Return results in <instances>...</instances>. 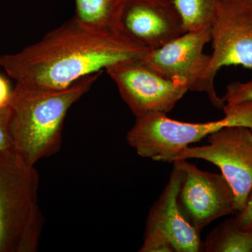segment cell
Masks as SVG:
<instances>
[{
	"label": "cell",
	"mask_w": 252,
	"mask_h": 252,
	"mask_svg": "<svg viewBox=\"0 0 252 252\" xmlns=\"http://www.w3.org/2000/svg\"><path fill=\"white\" fill-rule=\"evenodd\" d=\"M10 108L0 110V152H14L10 132Z\"/></svg>",
	"instance_id": "obj_15"
},
{
	"label": "cell",
	"mask_w": 252,
	"mask_h": 252,
	"mask_svg": "<svg viewBox=\"0 0 252 252\" xmlns=\"http://www.w3.org/2000/svg\"><path fill=\"white\" fill-rule=\"evenodd\" d=\"M149 51L124 31L98 32L73 17L37 42L0 56V67L20 85L61 90Z\"/></svg>",
	"instance_id": "obj_1"
},
{
	"label": "cell",
	"mask_w": 252,
	"mask_h": 252,
	"mask_svg": "<svg viewBox=\"0 0 252 252\" xmlns=\"http://www.w3.org/2000/svg\"><path fill=\"white\" fill-rule=\"evenodd\" d=\"M99 73L61 90L37 89L16 84L10 106L13 151L29 166L57 153L62 143L68 111L89 92Z\"/></svg>",
	"instance_id": "obj_2"
},
{
	"label": "cell",
	"mask_w": 252,
	"mask_h": 252,
	"mask_svg": "<svg viewBox=\"0 0 252 252\" xmlns=\"http://www.w3.org/2000/svg\"><path fill=\"white\" fill-rule=\"evenodd\" d=\"M180 161L184 175L177 203L195 229L200 233L214 220L236 212L234 192L222 174L203 171L187 160Z\"/></svg>",
	"instance_id": "obj_7"
},
{
	"label": "cell",
	"mask_w": 252,
	"mask_h": 252,
	"mask_svg": "<svg viewBox=\"0 0 252 252\" xmlns=\"http://www.w3.org/2000/svg\"><path fill=\"white\" fill-rule=\"evenodd\" d=\"M210 32L215 75L225 66L252 69V0H220Z\"/></svg>",
	"instance_id": "obj_8"
},
{
	"label": "cell",
	"mask_w": 252,
	"mask_h": 252,
	"mask_svg": "<svg viewBox=\"0 0 252 252\" xmlns=\"http://www.w3.org/2000/svg\"><path fill=\"white\" fill-rule=\"evenodd\" d=\"M122 26L149 50L158 49L186 32L173 0H127Z\"/></svg>",
	"instance_id": "obj_10"
},
{
	"label": "cell",
	"mask_w": 252,
	"mask_h": 252,
	"mask_svg": "<svg viewBox=\"0 0 252 252\" xmlns=\"http://www.w3.org/2000/svg\"><path fill=\"white\" fill-rule=\"evenodd\" d=\"M210 41V27L186 32L161 47L150 50L142 61L160 75L182 81L189 91L206 94L214 107L223 109L225 102L215 90L211 56L204 53Z\"/></svg>",
	"instance_id": "obj_4"
},
{
	"label": "cell",
	"mask_w": 252,
	"mask_h": 252,
	"mask_svg": "<svg viewBox=\"0 0 252 252\" xmlns=\"http://www.w3.org/2000/svg\"><path fill=\"white\" fill-rule=\"evenodd\" d=\"M106 71L136 118L167 114L189 91L182 81L160 75L140 59L117 63Z\"/></svg>",
	"instance_id": "obj_6"
},
{
	"label": "cell",
	"mask_w": 252,
	"mask_h": 252,
	"mask_svg": "<svg viewBox=\"0 0 252 252\" xmlns=\"http://www.w3.org/2000/svg\"><path fill=\"white\" fill-rule=\"evenodd\" d=\"M223 99L228 104L252 101V79L248 82L236 81L229 84Z\"/></svg>",
	"instance_id": "obj_14"
},
{
	"label": "cell",
	"mask_w": 252,
	"mask_h": 252,
	"mask_svg": "<svg viewBox=\"0 0 252 252\" xmlns=\"http://www.w3.org/2000/svg\"><path fill=\"white\" fill-rule=\"evenodd\" d=\"M207 137V145L187 147L176 161L201 159L218 167L234 192L235 213L241 212L252 190V130L229 126Z\"/></svg>",
	"instance_id": "obj_5"
},
{
	"label": "cell",
	"mask_w": 252,
	"mask_h": 252,
	"mask_svg": "<svg viewBox=\"0 0 252 252\" xmlns=\"http://www.w3.org/2000/svg\"><path fill=\"white\" fill-rule=\"evenodd\" d=\"M185 32L210 28L216 16L220 0H173Z\"/></svg>",
	"instance_id": "obj_13"
},
{
	"label": "cell",
	"mask_w": 252,
	"mask_h": 252,
	"mask_svg": "<svg viewBox=\"0 0 252 252\" xmlns=\"http://www.w3.org/2000/svg\"><path fill=\"white\" fill-rule=\"evenodd\" d=\"M39 177L14 152H0V252H34L39 248L42 215Z\"/></svg>",
	"instance_id": "obj_3"
},
{
	"label": "cell",
	"mask_w": 252,
	"mask_h": 252,
	"mask_svg": "<svg viewBox=\"0 0 252 252\" xmlns=\"http://www.w3.org/2000/svg\"><path fill=\"white\" fill-rule=\"evenodd\" d=\"M240 122L241 127L252 130V101L232 104Z\"/></svg>",
	"instance_id": "obj_17"
},
{
	"label": "cell",
	"mask_w": 252,
	"mask_h": 252,
	"mask_svg": "<svg viewBox=\"0 0 252 252\" xmlns=\"http://www.w3.org/2000/svg\"><path fill=\"white\" fill-rule=\"evenodd\" d=\"M13 91L9 81L0 74V110L9 109L12 100Z\"/></svg>",
	"instance_id": "obj_18"
},
{
	"label": "cell",
	"mask_w": 252,
	"mask_h": 252,
	"mask_svg": "<svg viewBox=\"0 0 252 252\" xmlns=\"http://www.w3.org/2000/svg\"><path fill=\"white\" fill-rule=\"evenodd\" d=\"M233 220L240 229L252 232V190L245 207L241 212L236 213V216Z\"/></svg>",
	"instance_id": "obj_16"
},
{
	"label": "cell",
	"mask_w": 252,
	"mask_h": 252,
	"mask_svg": "<svg viewBox=\"0 0 252 252\" xmlns=\"http://www.w3.org/2000/svg\"><path fill=\"white\" fill-rule=\"evenodd\" d=\"M127 0H75L74 18L88 29L109 33L123 31L122 16Z\"/></svg>",
	"instance_id": "obj_11"
},
{
	"label": "cell",
	"mask_w": 252,
	"mask_h": 252,
	"mask_svg": "<svg viewBox=\"0 0 252 252\" xmlns=\"http://www.w3.org/2000/svg\"><path fill=\"white\" fill-rule=\"evenodd\" d=\"M173 163L168 183L149 212L144 239L166 242L175 252H203L200 232L187 221L177 203L184 172L180 160Z\"/></svg>",
	"instance_id": "obj_9"
},
{
	"label": "cell",
	"mask_w": 252,
	"mask_h": 252,
	"mask_svg": "<svg viewBox=\"0 0 252 252\" xmlns=\"http://www.w3.org/2000/svg\"><path fill=\"white\" fill-rule=\"evenodd\" d=\"M203 252H252V232L240 229L229 219L207 235Z\"/></svg>",
	"instance_id": "obj_12"
}]
</instances>
